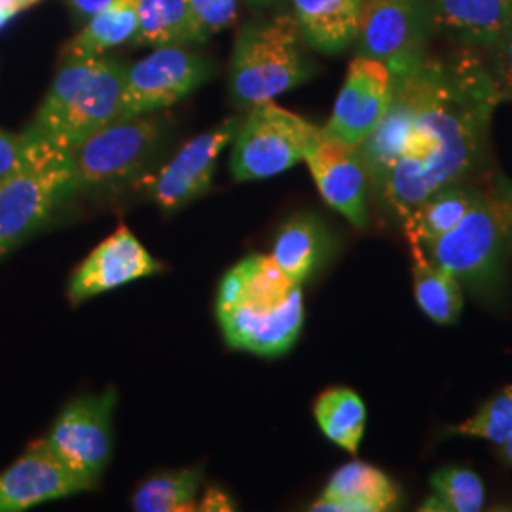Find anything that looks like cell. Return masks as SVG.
Here are the masks:
<instances>
[{
    "mask_svg": "<svg viewBox=\"0 0 512 512\" xmlns=\"http://www.w3.org/2000/svg\"><path fill=\"white\" fill-rule=\"evenodd\" d=\"M499 105L473 48L450 59L425 55L423 92L403 154L376 192L385 209L403 222L442 186L463 183L484 156Z\"/></svg>",
    "mask_w": 512,
    "mask_h": 512,
    "instance_id": "1",
    "label": "cell"
},
{
    "mask_svg": "<svg viewBox=\"0 0 512 512\" xmlns=\"http://www.w3.org/2000/svg\"><path fill=\"white\" fill-rule=\"evenodd\" d=\"M126 67L103 55H65L29 135L73 150L97 129L118 120Z\"/></svg>",
    "mask_w": 512,
    "mask_h": 512,
    "instance_id": "2",
    "label": "cell"
},
{
    "mask_svg": "<svg viewBox=\"0 0 512 512\" xmlns=\"http://www.w3.org/2000/svg\"><path fill=\"white\" fill-rule=\"evenodd\" d=\"M18 167L0 181V260L54 217L76 188L73 154L35 135Z\"/></svg>",
    "mask_w": 512,
    "mask_h": 512,
    "instance_id": "3",
    "label": "cell"
},
{
    "mask_svg": "<svg viewBox=\"0 0 512 512\" xmlns=\"http://www.w3.org/2000/svg\"><path fill=\"white\" fill-rule=\"evenodd\" d=\"M294 16L251 23L239 31L230 65V92L241 107L272 101L308 82L313 65L302 50Z\"/></svg>",
    "mask_w": 512,
    "mask_h": 512,
    "instance_id": "4",
    "label": "cell"
},
{
    "mask_svg": "<svg viewBox=\"0 0 512 512\" xmlns=\"http://www.w3.org/2000/svg\"><path fill=\"white\" fill-rule=\"evenodd\" d=\"M323 128L272 101L251 107L234 137L230 171L236 181H260L304 162Z\"/></svg>",
    "mask_w": 512,
    "mask_h": 512,
    "instance_id": "5",
    "label": "cell"
},
{
    "mask_svg": "<svg viewBox=\"0 0 512 512\" xmlns=\"http://www.w3.org/2000/svg\"><path fill=\"white\" fill-rule=\"evenodd\" d=\"M425 255L475 294H495L505 277L509 253L486 192L456 228L421 245Z\"/></svg>",
    "mask_w": 512,
    "mask_h": 512,
    "instance_id": "6",
    "label": "cell"
},
{
    "mask_svg": "<svg viewBox=\"0 0 512 512\" xmlns=\"http://www.w3.org/2000/svg\"><path fill=\"white\" fill-rule=\"evenodd\" d=\"M435 31L433 0H361L353 44L357 55L382 61L397 78L420 65Z\"/></svg>",
    "mask_w": 512,
    "mask_h": 512,
    "instance_id": "7",
    "label": "cell"
},
{
    "mask_svg": "<svg viewBox=\"0 0 512 512\" xmlns=\"http://www.w3.org/2000/svg\"><path fill=\"white\" fill-rule=\"evenodd\" d=\"M162 122L150 114L114 120L71 150L78 190L105 188L131 179L158 147Z\"/></svg>",
    "mask_w": 512,
    "mask_h": 512,
    "instance_id": "8",
    "label": "cell"
},
{
    "mask_svg": "<svg viewBox=\"0 0 512 512\" xmlns=\"http://www.w3.org/2000/svg\"><path fill=\"white\" fill-rule=\"evenodd\" d=\"M116 389L84 395L67 404L54 421L42 444L74 475L93 488L105 473L112 456V412Z\"/></svg>",
    "mask_w": 512,
    "mask_h": 512,
    "instance_id": "9",
    "label": "cell"
},
{
    "mask_svg": "<svg viewBox=\"0 0 512 512\" xmlns=\"http://www.w3.org/2000/svg\"><path fill=\"white\" fill-rule=\"evenodd\" d=\"M207 78L209 65L202 55L181 46H162L126 69L118 120L167 109Z\"/></svg>",
    "mask_w": 512,
    "mask_h": 512,
    "instance_id": "10",
    "label": "cell"
},
{
    "mask_svg": "<svg viewBox=\"0 0 512 512\" xmlns=\"http://www.w3.org/2000/svg\"><path fill=\"white\" fill-rule=\"evenodd\" d=\"M393 97V76L382 61L357 55L349 63L323 133L349 147H359L384 118Z\"/></svg>",
    "mask_w": 512,
    "mask_h": 512,
    "instance_id": "11",
    "label": "cell"
},
{
    "mask_svg": "<svg viewBox=\"0 0 512 512\" xmlns=\"http://www.w3.org/2000/svg\"><path fill=\"white\" fill-rule=\"evenodd\" d=\"M239 124L238 116H232L188 141L150 184L152 202L164 211H177L203 196L211 188L220 154L234 141Z\"/></svg>",
    "mask_w": 512,
    "mask_h": 512,
    "instance_id": "12",
    "label": "cell"
},
{
    "mask_svg": "<svg viewBox=\"0 0 512 512\" xmlns=\"http://www.w3.org/2000/svg\"><path fill=\"white\" fill-rule=\"evenodd\" d=\"M162 270L164 266L148 253L128 226L120 224L76 268L67 294L76 306L148 275L160 274Z\"/></svg>",
    "mask_w": 512,
    "mask_h": 512,
    "instance_id": "13",
    "label": "cell"
},
{
    "mask_svg": "<svg viewBox=\"0 0 512 512\" xmlns=\"http://www.w3.org/2000/svg\"><path fill=\"white\" fill-rule=\"evenodd\" d=\"M217 315L230 348L272 357L293 348L304 325V296L298 285L274 306L236 304Z\"/></svg>",
    "mask_w": 512,
    "mask_h": 512,
    "instance_id": "14",
    "label": "cell"
},
{
    "mask_svg": "<svg viewBox=\"0 0 512 512\" xmlns=\"http://www.w3.org/2000/svg\"><path fill=\"white\" fill-rule=\"evenodd\" d=\"M90 490V482L74 475L38 440L0 473V512L27 511L46 501Z\"/></svg>",
    "mask_w": 512,
    "mask_h": 512,
    "instance_id": "15",
    "label": "cell"
},
{
    "mask_svg": "<svg viewBox=\"0 0 512 512\" xmlns=\"http://www.w3.org/2000/svg\"><path fill=\"white\" fill-rule=\"evenodd\" d=\"M323 200L357 226L368 222V175L357 148L327 137L304 160Z\"/></svg>",
    "mask_w": 512,
    "mask_h": 512,
    "instance_id": "16",
    "label": "cell"
},
{
    "mask_svg": "<svg viewBox=\"0 0 512 512\" xmlns=\"http://www.w3.org/2000/svg\"><path fill=\"white\" fill-rule=\"evenodd\" d=\"M399 499L401 492L397 484L384 471L363 461H351L330 476L325 492L311 505V511H391Z\"/></svg>",
    "mask_w": 512,
    "mask_h": 512,
    "instance_id": "17",
    "label": "cell"
},
{
    "mask_svg": "<svg viewBox=\"0 0 512 512\" xmlns=\"http://www.w3.org/2000/svg\"><path fill=\"white\" fill-rule=\"evenodd\" d=\"M435 27L467 46H492L512 33V0H433Z\"/></svg>",
    "mask_w": 512,
    "mask_h": 512,
    "instance_id": "18",
    "label": "cell"
},
{
    "mask_svg": "<svg viewBox=\"0 0 512 512\" xmlns=\"http://www.w3.org/2000/svg\"><path fill=\"white\" fill-rule=\"evenodd\" d=\"M298 287L285 274L272 255H251L236 264L220 281L217 313L236 304L274 306L285 300Z\"/></svg>",
    "mask_w": 512,
    "mask_h": 512,
    "instance_id": "19",
    "label": "cell"
},
{
    "mask_svg": "<svg viewBox=\"0 0 512 512\" xmlns=\"http://www.w3.org/2000/svg\"><path fill=\"white\" fill-rule=\"evenodd\" d=\"M302 38L321 54H340L355 42L361 0H293Z\"/></svg>",
    "mask_w": 512,
    "mask_h": 512,
    "instance_id": "20",
    "label": "cell"
},
{
    "mask_svg": "<svg viewBox=\"0 0 512 512\" xmlns=\"http://www.w3.org/2000/svg\"><path fill=\"white\" fill-rule=\"evenodd\" d=\"M332 238L317 215L302 213L287 220L275 236L272 258L277 266L302 285L329 258Z\"/></svg>",
    "mask_w": 512,
    "mask_h": 512,
    "instance_id": "21",
    "label": "cell"
},
{
    "mask_svg": "<svg viewBox=\"0 0 512 512\" xmlns=\"http://www.w3.org/2000/svg\"><path fill=\"white\" fill-rule=\"evenodd\" d=\"M482 190L465 183L442 186L403 220L404 236L410 247H421L456 228L482 198Z\"/></svg>",
    "mask_w": 512,
    "mask_h": 512,
    "instance_id": "22",
    "label": "cell"
},
{
    "mask_svg": "<svg viewBox=\"0 0 512 512\" xmlns=\"http://www.w3.org/2000/svg\"><path fill=\"white\" fill-rule=\"evenodd\" d=\"M414 255V294L421 311L437 325H456L463 310V287L454 275L433 262L421 247Z\"/></svg>",
    "mask_w": 512,
    "mask_h": 512,
    "instance_id": "23",
    "label": "cell"
},
{
    "mask_svg": "<svg viewBox=\"0 0 512 512\" xmlns=\"http://www.w3.org/2000/svg\"><path fill=\"white\" fill-rule=\"evenodd\" d=\"M139 0H114L109 8L88 19L84 29L67 44L65 55L92 57L118 48L137 35Z\"/></svg>",
    "mask_w": 512,
    "mask_h": 512,
    "instance_id": "24",
    "label": "cell"
},
{
    "mask_svg": "<svg viewBox=\"0 0 512 512\" xmlns=\"http://www.w3.org/2000/svg\"><path fill=\"white\" fill-rule=\"evenodd\" d=\"M315 420L323 435L346 450L357 454L365 435L366 408L363 399L348 387H332L319 395L313 406Z\"/></svg>",
    "mask_w": 512,
    "mask_h": 512,
    "instance_id": "25",
    "label": "cell"
},
{
    "mask_svg": "<svg viewBox=\"0 0 512 512\" xmlns=\"http://www.w3.org/2000/svg\"><path fill=\"white\" fill-rule=\"evenodd\" d=\"M202 480L200 465L152 476L137 488L131 507L137 512L194 511Z\"/></svg>",
    "mask_w": 512,
    "mask_h": 512,
    "instance_id": "26",
    "label": "cell"
},
{
    "mask_svg": "<svg viewBox=\"0 0 512 512\" xmlns=\"http://www.w3.org/2000/svg\"><path fill=\"white\" fill-rule=\"evenodd\" d=\"M137 40L165 46L192 42V18L188 0H139Z\"/></svg>",
    "mask_w": 512,
    "mask_h": 512,
    "instance_id": "27",
    "label": "cell"
},
{
    "mask_svg": "<svg viewBox=\"0 0 512 512\" xmlns=\"http://www.w3.org/2000/svg\"><path fill=\"white\" fill-rule=\"evenodd\" d=\"M433 494L421 505V511L476 512L484 507V482L463 467H442L431 476Z\"/></svg>",
    "mask_w": 512,
    "mask_h": 512,
    "instance_id": "28",
    "label": "cell"
},
{
    "mask_svg": "<svg viewBox=\"0 0 512 512\" xmlns=\"http://www.w3.org/2000/svg\"><path fill=\"white\" fill-rule=\"evenodd\" d=\"M452 433L486 439L503 446L512 439V385H507L482 404L469 420L450 429Z\"/></svg>",
    "mask_w": 512,
    "mask_h": 512,
    "instance_id": "29",
    "label": "cell"
},
{
    "mask_svg": "<svg viewBox=\"0 0 512 512\" xmlns=\"http://www.w3.org/2000/svg\"><path fill=\"white\" fill-rule=\"evenodd\" d=\"M192 18V42H203L234 23L238 0H188Z\"/></svg>",
    "mask_w": 512,
    "mask_h": 512,
    "instance_id": "30",
    "label": "cell"
},
{
    "mask_svg": "<svg viewBox=\"0 0 512 512\" xmlns=\"http://www.w3.org/2000/svg\"><path fill=\"white\" fill-rule=\"evenodd\" d=\"M486 69L501 103L512 101V33L488 46Z\"/></svg>",
    "mask_w": 512,
    "mask_h": 512,
    "instance_id": "31",
    "label": "cell"
},
{
    "mask_svg": "<svg viewBox=\"0 0 512 512\" xmlns=\"http://www.w3.org/2000/svg\"><path fill=\"white\" fill-rule=\"evenodd\" d=\"M486 198L499 220L507 249L512 253V179L497 177L494 184L486 190Z\"/></svg>",
    "mask_w": 512,
    "mask_h": 512,
    "instance_id": "32",
    "label": "cell"
},
{
    "mask_svg": "<svg viewBox=\"0 0 512 512\" xmlns=\"http://www.w3.org/2000/svg\"><path fill=\"white\" fill-rule=\"evenodd\" d=\"M27 148V135L25 133H8L0 129V181L8 177L19 162L23 160Z\"/></svg>",
    "mask_w": 512,
    "mask_h": 512,
    "instance_id": "33",
    "label": "cell"
},
{
    "mask_svg": "<svg viewBox=\"0 0 512 512\" xmlns=\"http://www.w3.org/2000/svg\"><path fill=\"white\" fill-rule=\"evenodd\" d=\"M112 2L114 0H71V6L80 18L90 19L95 14L103 12L105 8H109Z\"/></svg>",
    "mask_w": 512,
    "mask_h": 512,
    "instance_id": "34",
    "label": "cell"
},
{
    "mask_svg": "<svg viewBox=\"0 0 512 512\" xmlns=\"http://www.w3.org/2000/svg\"><path fill=\"white\" fill-rule=\"evenodd\" d=\"M202 511H232V501L228 499V495L220 490H209L205 499H203V507H200Z\"/></svg>",
    "mask_w": 512,
    "mask_h": 512,
    "instance_id": "35",
    "label": "cell"
},
{
    "mask_svg": "<svg viewBox=\"0 0 512 512\" xmlns=\"http://www.w3.org/2000/svg\"><path fill=\"white\" fill-rule=\"evenodd\" d=\"M21 10H23V6L19 4L18 0H0V29Z\"/></svg>",
    "mask_w": 512,
    "mask_h": 512,
    "instance_id": "36",
    "label": "cell"
},
{
    "mask_svg": "<svg viewBox=\"0 0 512 512\" xmlns=\"http://www.w3.org/2000/svg\"><path fill=\"white\" fill-rule=\"evenodd\" d=\"M501 459H503L507 465H512V439L501 446Z\"/></svg>",
    "mask_w": 512,
    "mask_h": 512,
    "instance_id": "37",
    "label": "cell"
},
{
    "mask_svg": "<svg viewBox=\"0 0 512 512\" xmlns=\"http://www.w3.org/2000/svg\"><path fill=\"white\" fill-rule=\"evenodd\" d=\"M251 4H256V6H272L275 2H279V0H249Z\"/></svg>",
    "mask_w": 512,
    "mask_h": 512,
    "instance_id": "38",
    "label": "cell"
},
{
    "mask_svg": "<svg viewBox=\"0 0 512 512\" xmlns=\"http://www.w3.org/2000/svg\"><path fill=\"white\" fill-rule=\"evenodd\" d=\"M19 4L23 6V8H27V6H33V4H37L38 0H18Z\"/></svg>",
    "mask_w": 512,
    "mask_h": 512,
    "instance_id": "39",
    "label": "cell"
}]
</instances>
